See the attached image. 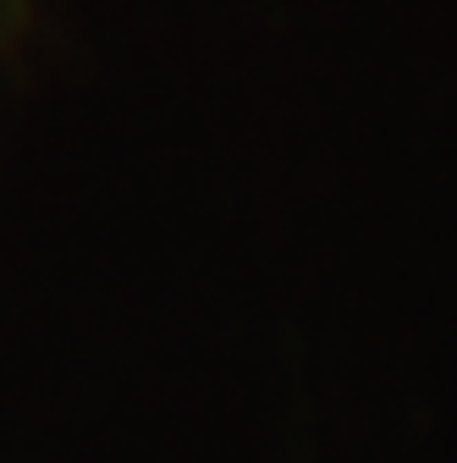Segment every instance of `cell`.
Returning <instances> with one entry per match:
<instances>
[{"label": "cell", "mask_w": 457, "mask_h": 463, "mask_svg": "<svg viewBox=\"0 0 457 463\" xmlns=\"http://www.w3.org/2000/svg\"><path fill=\"white\" fill-rule=\"evenodd\" d=\"M6 12H12V0H0V28H6Z\"/></svg>", "instance_id": "obj_1"}]
</instances>
